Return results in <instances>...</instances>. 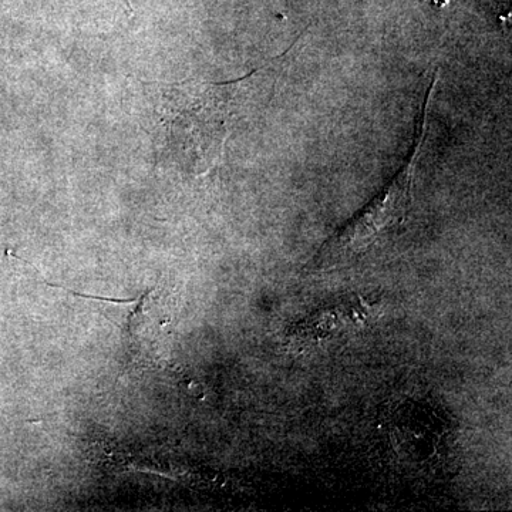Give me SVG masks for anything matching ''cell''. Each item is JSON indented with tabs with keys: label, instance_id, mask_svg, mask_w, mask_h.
<instances>
[{
	"label": "cell",
	"instance_id": "obj_1",
	"mask_svg": "<svg viewBox=\"0 0 512 512\" xmlns=\"http://www.w3.org/2000/svg\"><path fill=\"white\" fill-rule=\"evenodd\" d=\"M238 82L201 84V86H163L161 126L167 143L175 153L188 158L192 165H214L220 160L229 134V116L237 96Z\"/></svg>",
	"mask_w": 512,
	"mask_h": 512
},
{
	"label": "cell",
	"instance_id": "obj_2",
	"mask_svg": "<svg viewBox=\"0 0 512 512\" xmlns=\"http://www.w3.org/2000/svg\"><path fill=\"white\" fill-rule=\"evenodd\" d=\"M427 109L429 107L424 109L423 124L410 160L397 173L389 187L384 188L382 194L377 195L365 210L323 245L313 258V268L329 269L345 264L365 254L373 245L382 241L384 235L390 234L402 224L412 202L414 178L427 134Z\"/></svg>",
	"mask_w": 512,
	"mask_h": 512
}]
</instances>
